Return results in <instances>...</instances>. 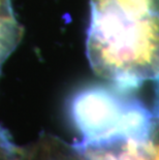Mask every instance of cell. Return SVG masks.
Returning a JSON list of instances; mask_svg holds the SVG:
<instances>
[{
    "mask_svg": "<svg viewBox=\"0 0 159 160\" xmlns=\"http://www.w3.org/2000/svg\"><path fill=\"white\" fill-rule=\"evenodd\" d=\"M86 48L94 72L118 90L159 82V12L92 9Z\"/></svg>",
    "mask_w": 159,
    "mask_h": 160,
    "instance_id": "obj_1",
    "label": "cell"
},
{
    "mask_svg": "<svg viewBox=\"0 0 159 160\" xmlns=\"http://www.w3.org/2000/svg\"><path fill=\"white\" fill-rule=\"evenodd\" d=\"M128 93L115 87L90 86L73 95L69 115L82 135L77 145H97L141 134L150 127L159 111L152 112Z\"/></svg>",
    "mask_w": 159,
    "mask_h": 160,
    "instance_id": "obj_2",
    "label": "cell"
},
{
    "mask_svg": "<svg viewBox=\"0 0 159 160\" xmlns=\"http://www.w3.org/2000/svg\"><path fill=\"white\" fill-rule=\"evenodd\" d=\"M98 160H159V113L148 130L90 145Z\"/></svg>",
    "mask_w": 159,
    "mask_h": 160,
    "instance_id": "obj_3",
    "label": "cell"
},
{
    "mask_svg": "<svg viewBox=\"0 0 159 160\" xmlns=\"http://www.w3.org/2000/svg\"><path fill=\"white\" fill-rule=\"evenodd\" d=\"M23 37V27L12 12V0H0V63L17 49Z\"/></svg>",
    "mask_w": 159,
    "mask_h": 160,
    "instance_id": "obj_4",
    "label": "cell"
},
{
    "mask_svg": "<svg viewBox=\"0 0 159 160\" xmlns=\"http://www.w3.org/2000/svg\"><path fill=\"white\" fill-rule=\"evenodd\" d=\"M92 9L112 8L126 13L159 12V0H90Z\"/></svg>",
    "mask_w": 159,
    "mask_h": 160,
    "instance_id": "obj_5",
    "label": "cell"
},
{
    "mask_svg": "<svg viewBox=\"0 0 159 160\" xmlns=\"http://www.w3.org/2000/svg\"><path fill=\"white\" fill-rule=\"evenodd\" d=\"M7 150H9L8 139L6 138L4 133H3L1 131V129H0V156H2L4 154V152L7 151Z\"/></svg>",
    "mask_w": 159,
    "mask_h": 160,
    "instance_id": "obj_6",
    "label": "cell"
}]
</instances>
